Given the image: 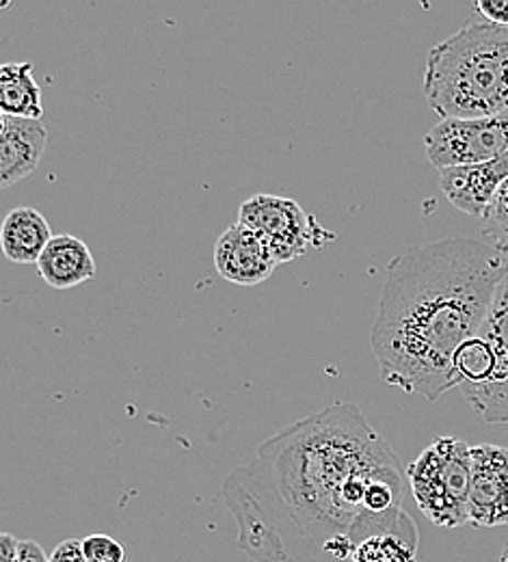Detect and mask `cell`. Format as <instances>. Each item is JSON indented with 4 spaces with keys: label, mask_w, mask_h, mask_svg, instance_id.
<instances>
[{
    "label": "cell",
    "mask_w": 508,
    "mask_h": 562,
    "mask_svg": "<svg viewBox=\"0 0 508 562\" xmlns=\"http://www.w3.org/2000/svg\"><path fill=\"white\" fill-rule=\"evenodd\" d=\"M387 439L351 403L294 422L223 481L238 548L256 562H353L370 537L420 548Z\"/></svg>",
    "instance_id": "obj_1"
},
{
    "label": "cell",
    "mask_w": 508,
    "mask_h": 562,
    "mask_svg": "<svg viewBox=\"0 0 508 562\" xmlns=\"http://www.w3.org/2000/svg\"><path fill=\"white\" fill-rule=\"evenodd\" d=\"M507 271L508 251L474 238L396 256L370 331L381 381L431 403L459 387L454 355L481 334Z\"/></svg>",
    "instance_id": "obj_2"
},
{
    "label": "cell",
    "mask_w": 508,
    "mask_h": 562,
    "mask_svg": "<svg viewBox=\"0 0 508 562\" xmlns=\"http://www.w3.org/2000/svg\"><path fill=\"white\" fill-rule=\"evenodd\" d=\"M443 120H478L508 111V26L467 24L429 50L422 82Z\"/></svg>",
    "instance_id": "obj_3"
},
{
    "label": "cell",
    "mask_w": 508,
    "mask_h": 562,
    "mask_svg": "<svg viewBox=\"0 0 508 562\" xmlns=\"http://www.w3.org/2000/svg\"><path fill=\"white\" fill-rule=\"evenodd\" d=\"M407 481L429 521L439 528L470 524L472 446L456 437H437L407 468Z\"/></svg>",
    "instance_id": "obj_4"
},
{
    "label": "cell",
    "mask_w": 508,
    "mask_h": 562,
    "mask_svg": "<svg viewBox=\"0 0 508 562\" xmlns=\"http://www.w3.org/2000/svg\"><path fill=\"white\" fill-rule=\"evenodd\" d=\"M238 223L260 234L280 265L298 260L309 247H323L334 238L298 202L271 193H258L242 202Z\"/></svg>",
    "instance_id": "obj_5"
},
{
    "label": "cell",
    "mask_w": 508,
    "mask_h": 562,
    "mask_svg": "<svg viewBox=\"0 0 508 562\" xmlns=\"http://www.w3.org/2000/svg\"><path fill=\"white\" fill-rule=\"evenodd\" d=\"M425 147L437 171L492 162L508 151V111L478 120H443L427 133Z\"/></svg>",
    "instance_id": "obj_6"
},
{
    "label": "cell",
    "mask_w": 508,
    "mask_h": 562,
    "mask_svg": "<svg viewBox=\"0 0 508 562\" xmlns=\"http://www.w3.org/2000/svg\"><path fill=\"white\" fill-rule=\"evenodd\" d=\"M481 336L496 352L494 374L476 385L461 390L472 409L489 424L508 422V271L500 281L489 316L481 329Z\"/></svg>",
    "instance_id": "obj_7"
},
{
    "label": "cell",
    "mask_w": 508,
    "mask_h": 562,
    "mask_svg": "<svg viewBox=\"0 0 508 562\" xmlns=\"http://www.w3.org/2000/svg\"><path fill=\"white\" fill-rule=\"evenodd\" d=\"M470 524L476 528L508 526V448L478 443L472 448Z\"/></svg>",
    "instance_id": "obj_8"
},
{
    "label": "cell",
    "mask_w": 508,
    "mask_h": 562,
    "mask_svg": "<svg viewBox=\"0 0 508 562\" xmlns=\"http://www.w3.org/2000/svg\"><path fill=\"white\" fill-rule=\"evenodd\" d=\"M271 247L242 223L229 225L215 245V267L218 276L236 285H258L269 280L278 269Z\"/></svg>",
    "instance_id": "obj_9"
},
{
    "label": "cell",
    "mask_w": 508,
    "mask_h": 562,
    "mask_svg": "<svg viewBox=\"0 0 508 562\" xmlns=\"http://www.w3.org/2000/svg\"><path fill=\"white\" fill-rule=\"evenodd\" d=\"M508 180V151L485 165L439 171V187L456 211L485 216L494 195Z\"/></svg>",
    "instance_id": "obj_10"
},
{
    "label": "cell",
    "mask_w": 508,
    "mask_h": 562,
    "mask_svg": "<svg viewBox=\"0 0 508 562\" xmlns=\"http://www.w3.org/2000/svg\"><path fill=\"white\" fill-rule=\"evenodd\" d=\"M48 145L42 120L0 117V187L9 189L35 173Z\"/></svg>",
    "instance_id": "obj_11"
},
{
    "label": "cell",
    "mask_w": 508,
    "mask_h": 562,
    "mask_svg": "<svg viewBox=\"0 0 508 562\" xmlns=\"http://www.w3.org/2000/svg\"><path fill=\"white\" fill-rule=\"evenodd\" d=\"M42 280L55 290H70L95 278V260L84 240L59 234L35 265Z\"/></svg>",
    "instance_id": "obj_12"
},
{
    "label": "cell",
    "mask_w": 508,
    "mask_h": 562,
    "mask_svg": "<svg viewBox=\"0 0 508 562\" xmlns=\"http://www.w3.org/2000/svg\"><path fill=\"white\" fill-rule=\"evenodd\" d=\"M53 238L46 216L31 206L13 209L2 221V254L15 265H37Z\"/></svg>",
    "instance_id": "obj_13"
},
{
    "label": "cell",
    "mask_w": 508,
    "mask_h": 562,
    "mask_svg": "<svg viewBox=\"0 0 508 562\" xmlns=\"http://www.w3.org/2000/svg\"><path fill=\"white\" fill-rule=\"evenodd\" d=\"M0 113L20 120H42V89L31 64H4L0 68Z\"/></svg>",
    "instance_id": "obj_14"
},
{
    "label": "cell",
    "mask_w": 508,
    "mask_h": 562,
    "mask_svg": "<svg viewBox=\"0 0 508 562\" xmlns=\"http://www.w3.org/2000/svg\"><path fill=\"white\" fill-rule=\"evenodd\" d=\"M353 562H418V550L394 535H379L358 546Z\"/></svg>",
    "instance_id": "obj_15"
},
{
    "label": "cell",
    "mask_w": 508,
    "mask_h": 562,
    "mask_svg": "<svg viewBox=\"0 0 508 562\" xmlns=\"http://www.w3.org/2000/svg\"><path fill=\"white\" fill-rule=\"evenodd\" d=\"M483 232L489 245L508 251V180L498 189L483 216Z\"/></svg>",
    "instance_id": "obj_16"
},
{
    "label": "cell",
    "mask_w": 508,
    "mask_h": 562,
    "mask_svg": "<svg viewBox=\"0 0 508 562\" xmlns=\"http://www.w3.org/2000/svg\"><path fill=\"white\" fill-rule=\"evenodd\" d=\"M80 541L87 562H128L126 548L111 535H89Z\"/></svg>",
    "instance_id": "obj_17"
},
{
    "label": "cell",
    "mask_w": 508,
    "mask_h": 562,
    "mask_svg": "<svg viewBox=\"0 0 508 562\" xmlns=\"http://www.w3.org/2000/svg\"><path fill=\"white\" fill-rule=\"evenodd\" d=\"M474 9L485 18V22L508 26V0H478Z\"/></svg>",
    "instance_id": "obj_18"
},
{
    "label": "cell",
    "mask_w": 508,
    "mask_h": 562,
    "mask_svg": "<svg viewBox=\"0 0 508 562\" xmlns=\"http://www.w3.org/2000/svg\"><path fill=\"white\" fill-rule=\"evenodd\" d=\"M50 562H87L84 552H82V541L78 539H66L64 543H59L53 554Z\"/></svg>",
    "instance_id": "obj_19"
},
{
    "label": "cell",
    "mask_w": 508,
    "mask_h": 562,
    "mask_svg": "<svg viewBox=\"0 0 508 562\" xmlns=\"http://www.w3.org/2000/svg\"><path fill=\"white\" fill-rule=\"evenodd\" d=\"M13 562H50V557L44 552V548L35 541H18Z\"/></svg>",
    "instance_id": "obj_20"
},
{
    "label": "cell",
    "mask_w": 508,
    "mask_h": 562,
    "mask_svg": "<svg viewBox=\"0 0 508 562\" xmlns=\"http://www.w3.org/2000/svg\"><path fill=\"white\" fill-rule=\"evenodd\" d=\"M18 541L13 535L4 532L0 537V562H13V554H15V548H18Z\"/></svg>",
    "instance_id": "obj_21"
}]
</instances>
